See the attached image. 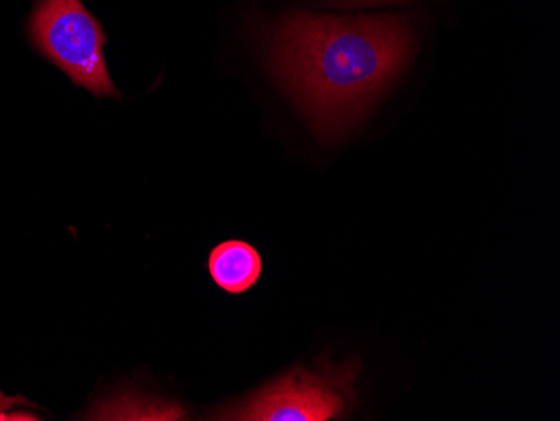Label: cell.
Wrapping results in <instances>:
<instances>
[{
    "label": "cell",
    "instance_id": "6da1fadb",
    "mask_svg": "<svg viewBox=\"0 0 560 421\" xmlns=\"http://www.w3.org/2000/svg\"><path fill=\"white\" fill-rule=\"evenodd\" d=\"M413 52L399 15L291 12L272 27L267 68L323 140L348 135L405 71Z\"/></svg>",
    "mask_w": 560,
    "mask_h": 421
},
{
    "label": "cell",
    "instance_id": "7a4b0ae2",
    "mask_svg": "<svg viewBox=\"0 0 560 421\" xmlns=\"http://www.w3.org/2000/svg\"><path fill=\"white\" fill-rule=\"evenodd\" d=\"M27 36L34 49L74 86L96 97H121L106 66L105 31L83 0H34Z\"/></svg>",
    "mask_w": 560,
    "mask_h": 421
},
{
    "label": "cell",
    "instance_id": "3957f363",
    "mask_svg": "<svg viewBox=\"0 0 560 421\" xmlns=\"http://www.w3.org/2000/svg\"><path fill=\"white\" fill-rule=\"evenodd\" d=\"M358 361L327 363L317 370L295 366L235 407L213 413L215 420L327 421L341 418L354 404Z\"/></svg>",
    "mask_w": 560,
    "mask_h": 421
},
{
    "label": "cell",
    "instance_id": "277c9868",
    "mask_svg": "<svg viewBox=\"0 0 560 421\" xmlns=\"http://www.w3.org/2000/svg\"><path fill=\"white\" fill-rule=\"evenodd\" d=\"M210 276L229 294H242L259 281L262 259L247 242L226 241L210 253Z\"/></svg>",
    "mask_w": 560,
    "mask_h": 421
},
{
    "label": "cell",
    "instance_id": "5b68a950",
    "mask_svg": "<svg viewBox=\"0 0 560 421\" xmlns=\"http://www.w3.org/2000/svg\"><path fill=\"white\" fill-rule=\"evenodd\" d=\"M413 0H320V4L336 9L374 8V5L406 4Z\"/></svg>",
    "mask_w": 560,
    "mask_h": 421
}]
</instances>
